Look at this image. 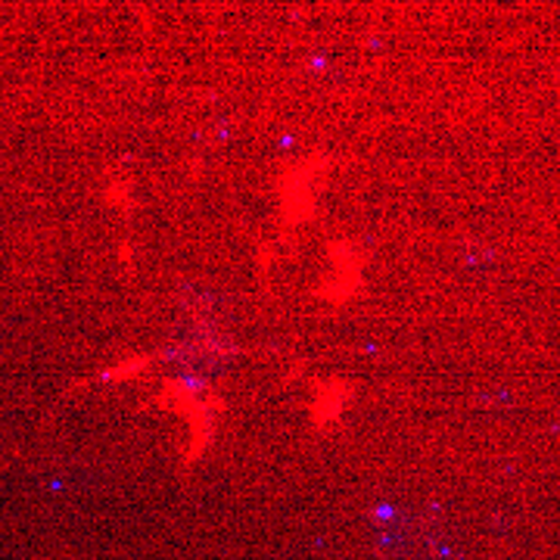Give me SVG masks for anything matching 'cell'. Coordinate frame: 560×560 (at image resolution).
<instances>
[{"label": "cell", "mask_w": 560, "mask_h": 560, "mask_svg": "<svg viewBox=\"0 0 560 560\" xmlns=\"http://www.w3.org/2000/svg\"><path fill=\"white\" fill-rule=\"evenodd\" d=\"M143 405L153 415L180 427V440L175 448L180 470H197L209 458L228 418V396L215 383L194 374L162 377Z\"/></svg>", "instance_id": "1"}, {"label": "cell", "mask_w": 560, "mask_h": 560, "mask_svg": "<svg viewBox=\"0 0 560 560\" xmlns=\"http://www.w3.org/2000/svg\"><path fill=\"white\" fill-rule=\"evenodd\" d=\"M334 160L324 150H308L287 160L275 175V241L280 246L302 237L320 215Z\"/></svg>", "instance_id": "2"}, {"label": "cell", "mask_w": 560, "mask_h": 560, "mask_svg": "<svg viewBox=\"0 0 560 560\" xmlns=\"http://www.w3.org/2000/svg\"><path fill=\"white\" fill-rule=\"evenodd\" d=\"M368 290V249L352 234H330L320 243L318 275L312 280V302L327 312L349 308Z\"/></svg>", "instance_id": "3"}, {"label": "cell", "mask_w": 560, "mask_h": 560, "mask_svg": "<svg viewBox=\"0 0 560 560\" xmlns=\"http://www.w3.org/2000/svg\"><path fill=\"white\" fill-rule=\"evenodd\" d=\"M355 396H359V386L349 377H340V374H312L305 381V420H308V427L315 433H320V436H327L352 411Z\"/></svg>", "instance_id": "4"}, {"label": "cell", "mask_w": 560, "mask_h": 560, "mask_svg": "<svg viewBox=\"0 0 560 560\" xmlns=\"http://www.w3.org/2000/svg\"><path fill=\"white\" fill-rule=\"evenodd\" d=\"M187 320H190V340L178 346V349H168V359L172 355H190V359H209L221 361L231 359L237 352L234 340L224 334L219 320L212 318V312L206 308V302H190L187 305Z\"/></svg>", "instance_id": "5"}, {"label": "cell", "mask_w": 560, "mask_h": 560, "mask_svg": "<svg viewBox=\"0 0 560 560\" xmlns=\"http://www.w3.org/2000/svg\"><path fill=\"white\" fill-rule=\"evenodd\" d=\"M162 361H168V349H131L121 352L113 361H106L101 371H94L88 381L79 386H103V389H116V386H135V383L153 381V374L160 371Z\"/></svg>", "instance_id": "6"}, {"label": "cell", "mask_w": 560, "mask_h": 560, "mask_svg": "<svg viewBox=\"0 0 560 560\" xmlns=\"http://www.w3.org/2000/svg\"><path fill=\"white\" fill-rule=\"evenodd\" d=\"M97 197H101V206L106 212L128 221L135 215V209H138V180H135V175L128 168L113 165V168L103 172L101 194Z\"/></svg>", "instance_id": "7"}, {"label": "cell", "mask_w": 560, "mask_h": 560, "mask_svg": "<svg viewBox=\"0 0 560 560\" xmlns=\"http://www.w3.org/2000/svg\"><path fill=\"white\" fill-rule=\"evenodd\" d=\"M280 259H283V246L275 237H265V241L256 243V249H253V275H256L261 287L275 283L280 271Z\"/></svg>", "instance_id": "8"}, {"label": "cell", "mask_w": 560, "mask_h": 560, "mask_svg": "<svg viewBox=\"0 0 560 560\" xmlns=\"http://www.w3.org/2000/svg\"><path fill=\"white\" fill-rule=\"evenodd\" d=\"M116 261H119L121 271H135L138 268V241L128 231L116 241Z\"/></svg>", "instance_id": "9"}]
</instances>
